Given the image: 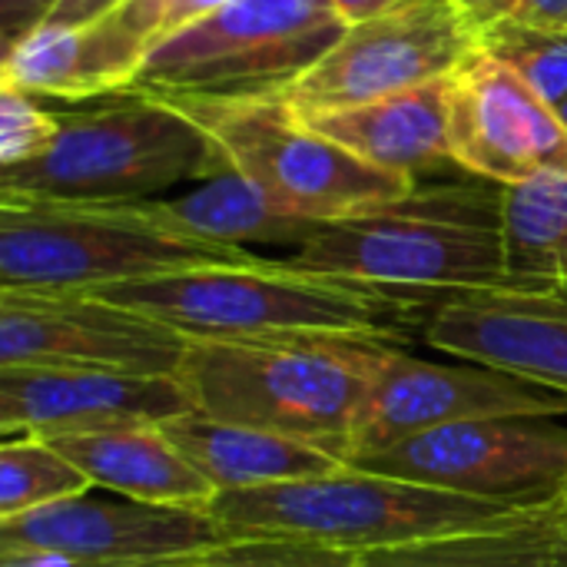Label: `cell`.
Returning a JSON list of instances; mask_svg holds the SVG:
<instances>
[{
  "mask_svg": "<svg viewBox=\"0 0 567 567\" xmlns=\"http://www.w3.org/2000/svg\"><path fill=\"white\" fill-rule=\"evenodd\" d=\"M399 342L339 332L189 339L179 385L189 409L272 432L349 462L369 389Z\"/></svg>",
  "mask_w": 567,
  "mask_h": 567,
  "instance_id": "cell-1",
  "label": "cell"
},
{
  "mask_svg": "<svg viewBox=\"0 0 567 567\" xmlns=\"http://www.w3.org/2000/svg\"><path fill=\"white\" fill-rule=\"evenodd\" d=\"M106 302L150 316L186 339H269L339 332L402 342L425 302L355 279L302 269L292 259L199 266L93 289Z\"/></svg>",
  "mask_w": 567,
  "mask_h": 567,
  "instance_id": "cell-2",
  "label": "cell"
},
{
  "mask_svg": "<svg viewBox=\"0 0 567 567\" xmlns=\"http://www.w3.org/2000/svg\"><path fill=\"white\" fill-rule=\"evenodd\" d=\"M289 259L422 302L502 289V186H415L385 206L319 226Z\"/></svg>",
  "mask_w": 567,
  "mask_h": 567,
  "instance_id": "cell-3",
  "label": "cell"
},
{
  "mask_svg": "<svg viewBox=\"0 0 567 567\" xmlns=\"http://www.w3.org/2000/svg\"><path fill=\"white\" fill-rule=\"evenodd\" d=\"M548 505L551 498H472L346 465L336 475L216 495L209 515L226 538H282L365 555L518 525Z\"/></svg>",
  "mask_w": 567,
  "mask_h": 567,
  "instance_id": "cell-4",
  "label": "cell"
},
{
  "mask_svg": "<svg viewBox=\"0 0 567 567\" xmlns=\"http://www.w3.org/2000/svg\"><path fill=\"white\" fill-rule=\"evenodd\" d=\"M256 252L173 229L143 203H47L0 193V289L93 292Z\"/></svg>",
  "mask_w": 567,
  "mask_h": 567,
  "instance_id": "cell-5",
  "label": "cell"
},
{
  "mask_svg": "<svg viewBox=\"0 0 567 567\" xmlns=\"http://www.w3.org/2000/svg\"><path fill=\"white\" fill-rule=\"evenodd\" d=\"M156 100L179 110L209 140L219 173H239L279 209L309 223H339L419 186V179L382 173L329 143L276 93Z\"/></svg>",
  "mask_w": 567,
  "mask_h": 567,
  "instance_id": "cell-6",
  "label": "cell"
},
{
  "mask_svg": "<svg viewBox=\"0 0 567 567\" xmlns=\"http://www.w3.org/2000/svg\"><path fill=\"white\" fill-rule=\"evenodd\" d=\"M120 103L63 113L53 150L0 169V193L47 203H143L186 179L219 176L209 140L156 96L116 93Z\"/></svg>",
  "mask_w": 567,
  "mask_h": 567,
  "instance_id": "cell-7",
  "label": "cell"
},
{
  "mask_svg": "<svg viewBox=\"0 0 567 567\" xmlns=\"http://www.w3.org/2000/svg\"><path fill=\"white\" fill-rule=\"evenodd\" d=\"M349 30L332 0H229L146 53L133 96L276 93Z\"/></svg>",
  "mask_w": 567,
  "mask_h": 567,
  "instance_id": "cell-8",
  "label": "cell"
},
{
  "mask_svg": "<svg viewBox=\"0 0 567 567\" xmlns=\"http://www.w3.org/2000/svg\"><path fill=\"white\" fill-rule=\"evenodd\" d=\"M478 50L482 30L462 0H402L349 27L322 60L276 96L296 113L359 106L445 80Z\"/></svg>",
  "mask_w": 567,
  "mask_h": 567,
  "instance_id": "cell-9",
  "label": "cell"
},
{
  "mask_svg": "<svg viewBox=\"0 0 567 567\" xmlns=\"http://www.w3.org/2000/svg\"><path fill=\"white\" fill-rule=\"evenodd\" d=\"M349 465L472 498H555L567 485V425L528 415L462 422Z\"/></svg>",
  "mask_w": 567,
  "mask_h": 567,
  "instance_id": "cell-10",
  "label": "cell"
},
{
  "mask_svg": "<svg viewBox=\"0 0 567 567\" xmlns=\"http://www.w3.org/2000/svg\"><path fill=\"white\" fill-rule=\"evenodd\" d=\"M189 339L90 292L0 289V369L176 375Z\"/></svg>",
  "mask_w": 567,
  "mask_h": 567,
  "instance_id": "cell-11",
  "label": "cell"
},
{
  "mask_svg": "<svg viewBox=\"0 0 567 567\" xmlns=\"http://www.w3.org/2000/svg\"><path fill=\"white\" fill-rule=\"evenodd\" d=\"M515 415L561 419L567 395L478 362L442 365L392 346L362 405L349 462L445 425Z\"/></svg>",
  "mask_w": 567,
  "mask_h": 567,
  "instance_id": "cell-12",
  "label": "cell"
},
{
  "mask_svg": "<svg viewBox=\"0 0 567 567\" xmlns=\"http://www.w3.org/2000/svg\"><path fill=\"white\" fill-rule=\"evenodd\" d=\"M449 146L455 166L498 186L567 169L558 110L488 50L449 76Z\"/></svg>",
  "mask_w": 567,
  "mask_h": 567,
  "instance_id": "cell-13",
  "label": "cell"
},
{
  "mask_svg": "<svg viewBox=\"0 0 567 567\" xmlns=\"http://www.w3.org/2000/svg\"><path fill=\"white\" fill-rule=\"evenodd\" d=\"M229 542L209 512L70 498L0 522V551H47L106 567H156Z\"/></svg>",
  "mask_w": 567,
  "mask_h": 567,
  "instance_id": "cell-14",
  "label": "cell"
},
{
  "mask_svg": "<svg viewBox=\"0 0 567 567\" xmlns=\"http://www.w3.org/2000/svg\"><path fill=\"white\" fill-rule=\"evenodd\" d=\"M189 412L176 375L93 369H0V435L60 439L126 425H163Z\"/></svg>",
  "mask_w": 567,
  "mask_h": 567,
  "instance_id": "cell-15",
  "label": "cell"
},
{
  "mask_svg": "<svg viewBox=\"0 0 567 567\" xmlns=\"http://www.w3.org/2000/svg\"><path fill=\"white\" fill-rule=\"evenodd\" d=\"M439 352L567 395V289H475L442 299L425 322Z\"/></svg>",
  "mask_w": 567,
  "mask_h": 567,
  "instance_id": "cell-16",
  "label": "cell"
},
{
  "mask_svg": "<svg viewBox=\"0 0 567 567\" xmlns=\"http://www.w3.org/2000/svg\"><path fill=\"white\" fill-rule=\"evenodd\" d=\"M299 116L309 130L382 173L419 179L452 163L449 76L372 103Z\"/></svg>",
  "mask_w": 567,
  "mask_h": 567,
  "instance_id": "cell-17",
  "label": "cell"
},
{
  "mask_svg": "<svg viewBox=\"0 0 567 567\" xmlns=\"http://www.w3.org/2000/svg\"><path fill=\"white\" fill-rule=\"evenodd\" d=\"M93 488L123 495L126 502L209 512L216 488L186 462L159 425H126L86 435L50 439Z\"/></svg>",
  "mask_w": 567,
  "mask_h": 567,
  "instance_id": "cell-18",
  "label": "cell"
},
{
  "mask_svg": "<svg viewBox=\"0 0 567 567\" xmlns=\"http://www.w3.org/2000/svg\"><path fill=\"white\" fill-rule=\"evenodd\" d=\"M159 429L219 495L306 482V478L336 475L339 468H346L342 458L322 449L282 439L272 432L216 422L193 409L163 422Z\"/></svg>",
  "mask_w": 567,
  "mask_h": 567,
  "instance_id": "cell-19",
  "label": "cell"
},
{
  "mask_svg": "<svg viewBox=\"0 0 567 567\" xmlns=\"http://www.w3.org/2000/svg\"><path fill=\"white\" fill-rule=\"evenodd\" d=\"M150 203L173 229L236 249H246L252 243L299 249L322 226L279 209L239 173H219L183 196H159Z\"/></svg>",
  "mask_w": 567,
  "mask_h": 567,
  "instance_id": "cell-20",
  "label": "cell"
},
{
  "mask_svg": "<svg viewBox=\"0 0 567 567\" xmlns=\"http://www.w3.org/2000/svg\"><path fill=\"white\" fill-rule=\"evenodd\" d=\"M505 289H567V169L502 186Z\"/></svg>",
  "mask_w": 567,
  "mask_h": 567,
  "instance_id": "cell-21",
  "label": "cell"
},
{
  "mask_svg": "<svg viewBox=\"0 0 567 567\" xmlns=\"http://www.w3.org/2000/svg\"><path fill=\"white\" fill-rule=\"evenodd\" d=\"M229 0H123L83 23V100L123 93L153 47Z\"/></svg>",
  "mask_w": 567,
  "mask_h": 567,
  "instance_id": "cell-22",
  "label": "cell"
},
{
  "mask_svg": "<svg viewBox=\"0 0 567 567\" xmlns=\"http://www.w3.org/2000/svg\"><path fill=\"white\" fill-rule=\"evenodd\" d=\"M558 535L551 498L545 512L518 525L365 551L359 555V567H535Z\"/></svg>",
  "mask_w": 567,
  "mask_h": 567,
  "instance_id": "cell-23",
  "label": "cell"
},
{
  "mask_svg": "<svg viewBox=\"0 0 567 567\" xmlns=\"http://www.w3.org/2000/svg\"><path fill=\"white\" fill-rule=\"evenodd\" d=\"M90 478L50 442L20 435L0 445V522L90 495Z\"/></svg>",
  "mask_w": 567,
  "mask_h": 567,
  "instance_id": "cell-24",
  "label": "cell"
},
{
  "mask_svg": "<svg viewBox=\"0 0 567 567\" xmlns=\"http://www.w3.org/2000/svg\"><path fill=\"white\" fill-rule=\"evenodd\" d=\"M0 83L30 96L83 100V27L40 23L3 50Z\"/></svg>",
  "mask_w": 567,
  "mask_h": 567,
  "instance_id": "cell-25",
  "label": "cell"
},
{
  "mask_svg": "<svg viewBox=\"0 0 567 567\" xmlns=\"http://www.w3.org/2000/svg\"><path fill=\"white\" fill-rule=\"evenodd\" d=\"M482 50L508 63L555 110L567 100V30L532 27L505 17L482 30Z\"/></svg>",
  "mask_w": 567,
  "mask_h": 567,
  "instance_id": "cell-26",
  "label": "cell"
},
{
  "mask_svg": "<svg viewBox=\"0 0 567 567\" xmlns=\"http://www.w3.org/2000/svg\"><path fill=\"white\" fill-rule=\"evenodd\" d=\"M156 567H359V555L282 538H229L203 555Z\"/></svg>",
  "mask_w": 567,
  "mask_h": 567,
  "instance_id": "cell-27",
  "label": "cell"
},
{
  "mask_svg": "<svg viewBox=\"0 0 567 567\" xmlns=\"http://www.w3.org/2000/svg\"><path fill=\"white\" fill-rule=\"evenodd\" d=\"M63 130V113L43 110L37 96L0 83V169L27 166L53 150Z\"/></svg>",
  "mask_w": 567,
  "mask_h": 567,
  "instance_id": "cell-28",
  "label": "cell"
},
{
  "mask_svg": "<svg viewBox=\"0 0 567 567\" xmlns=\"http://www.w3.org/2000/svg\"><path fill=\"white\" fill-rule=\"evenodd\" d=\"M56 0H0V47L7 50L17 43L27 30L43 23Z\"/></svg>",
  "mask_w": 567,
  "mask_h": 567,
  "instance_id": "cell-29",
  "label": "cell"
},
{
  "mask_svg": "<svg viewBox=\"0 0 567 567\" xmlns=\"http://www.w3.org/2000/svg\"><path fill=\"white\" fill-rule=\"evenodd\" d=\"M123 0H56L50 7V13L43 17V23H66V27H83L100 20L103 13H110L113 7H120ZM40 27V23H37Z\"/></svg>",
  "mask_w": 567,
  "mask_h": 567,
  "instance_id": "cell-30",
  "label": "cell"
},
{
  "mask_svg": "<svg viewBox=\"0 0 567 567\" xmlns=\"http://www.w3.org/2000/svg\"><path fill=\"white\" fill-rule=\"evenodd\" d=\"M508 17L532 23V27L567 30V0H522Z\"/></svg>",
  "mask_w": 567,
  "mask_h": 567,
  "instance_id": "cell-31",
  "label": "cell"
},
{
  "mask_svg": "<svg viewBox=\"0 0 567 567\" xmlns=\"http://www.w3.org/2000/svg\"><path fill=\"white\" fill-rule=\"evenodd\" d=\"M0 567H106V565L76 561V558L47 555V551H0Z\"/></svg>",
  "mask_w": 567,
  "mask_h": 567,
  "instance_id": "cell-32",
  "label": "cell"
},
{
  "mask_svg": "<svg viewBox=\"0 0 567 567\" xmlns=\"http://www.w3.org/2000/svg\"><path fill=\"white\" fill-rule=\"evenodd\" d=\"M402 0H332V7L339 10V17L349 27H355L362 20H372V17H379V13H385V10H392Z\"/></svg>",
  "mask_w": 567,
  "mask_h": 567,
  "instance_id": "cell-33",
  "label": "cell"
},
{
  "mask_svg": "<svg viewBox=\"0 0 567 567\" xmlns=\"http://www.w3.org/2000/svg\"><path fill=\"white\" fill-rule=\"evenodd\" d=\"M462 3H465L472 23H475L478 30H485V27H492L495 20H505L522 0H462Z\"/></svg>",
  "mask_w": 567,
  "mask_h": 567,
  "instance_id": "cell-34",
  "label": "cell"
},
{
  "mask_svg": "<svg viewBox=\"0 0 567 567\" xmlns=\"http://www.w3.org/2000/svg\"><path fill=\"white\" fill-rule=\"evenodd\" d=\"M535 567H567V535H558L548 551L535 561Z\"/></svg>",
  "mask_w": 567,
  "mask_h": 567,
  "instance_id": "cell-35",
  "label": "cell"
},
{
  "mask_svg": "<svg viewBox=\"0 0 567 567\" xmlns=\"http://www.w3.org/2000/svg\"><path fill=\"white\" fill-rule=\"evenodd\" d=\"M555 522H558V532L567 535V485L555 495Z\"/></svg>",
  "mask_w": 567,
  "mask_h": 567,
  "instance_id": "cell-36",
  "label": "cell"
},
{
  "mask_svg": "<svg viewBox=\"0 0 567 567\" xmlns=\"http://www.w3.org/2000/svg\"><path fill=\"white\" fill-rule=\"evenodd\" d=\"M558 116H561V123H565V130H567V100L558 106Z\"/></svg>",
  "mask_w": 567,
  "mask_h": 567,
  "instance_id": "cell-37",
  "label": "cell"
}]
</instances>
